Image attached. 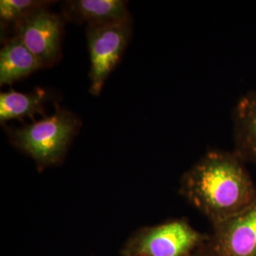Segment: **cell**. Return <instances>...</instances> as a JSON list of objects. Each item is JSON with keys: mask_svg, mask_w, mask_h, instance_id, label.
Instances as JSON below:
<instances>
[{"mask_svg": "<svg viewBox=\"0 0 256 256\" xmlns=\"http://www.w3.org/2000/svg\"><path fill=\"white\" fill-rule=\"evenodd\" d=\"M180 194L212 225L246 210L256 200V185L234 151L209 150L183 174Z\"/></svg>", "mask_w": 256, "mask_h": 256, "instance_id": "cell-1", "label": "cell"}, {"mask_svg": "<svg viewBox=\"0 0 256 256\" xmlns=\"http://www.w3.org/2000/svg\"><path fill=\"white\" fill-rule=\"evenodd\" d=\"M80 128L74 113L56 108L54 113L23 128L10 129L12 144L30 156L40 167L59 164Z\"/></svg>", "mask_w": 256, "mask_h": 256, "instance_id": "cell-2", "label": "cell"}, {"mask_svg": "<svg viewBox=\"0 0 256 256\" xmlns=\"http://www.w3.org/2000/svg\"><path fill=\"white\" fill-rule=\"evenodd\" d=\"M208 238L184 218L169 220L138 230L128 241L122 256H189Z\"/></svg>", "mask_w": 256, "mask_h": 256, "instance_id": "cell-3", "label": "cell"}, {"mask_svg": "<svg viewBox=\"0 0 256 256\" xmlns=\"http://www.w3.org/2000/svg\"><path fill=\"white\" fill-rule=\"evenodd\" d=\"M132 34V20L88 27L86 38L90 58V92L101 93L110 74L124 54Z\"/></svg>", "mask_w": 256, "mask_h": 256, "instance_id": "cell-4", "label": "cell"}, {"mask_svg": "<svg viewBox=\"0 0 256 256\" xmlns=\"http://www.w3.org/2000/svg\"><path fill=\"white\" fill-rule=\"evenodd\" d=\"M16 36L41 63L48 66L57 62L61 54L64 20L45 8L34 10L16 27Z\"/></svg>", "mask_w": 256, "mask_h": 256, "instance_id": "cell-5", "label": "cell"}, {"mask_svg": "<svg viewBox=\"0 0 256 256\" xmlns=\"http://www.w3.org/2000/svg\"><path fill=\"white\" fill-rule=\"evenodd\" d=\"M204 245L214 256H256V200L236 216L214 224Z\"/></svg>", "mask_w": 256, "mask_h": 256, "instance_id": "cell-6", "label": "cell"}, {"mask_svg": "<svg viewBox=\"0 0 256 256\" xmlns=\"http://www.w3.org/2000/svg\"><path fill=\"white\" fill-rule=\"evenodd\" d=\"M64 8L68 18L88 27L132 20L124 0H74L64 2Z\"/></svg>", "mask_w": 256, "mask_h": 256, "instance_id": "cell-7", "label": "cell"}, {"mask_svg": "<svg viewBox=\"0 0 256 256\" xmlns=\"http://www.w3.org/2000/svg\"><path fill=\"white\" fill-rule=\"evenodd\" d=\"M234 151L246 164L256 165V90L243 95L232 110Z\"/></svg>", "mask_w": 256, "mask_h": 256, "instance_id": "cell-8", "label": "cell"}, {"mask_svg": "<svg viewBox=\"0 0 256 256\" xmlns=\"http://www.w3.org/2000/svg\"><path fill=\"white\" fill-rule=\"evenodd\" d=\"M43 68L16 34L0 50V86H10Z\"/></svg>", "mask_w": 256, "mask_h": 256, "instance_id": "cell-9", "label": "cell"}, {"mask_svg": "<svg viewBox=\"0 0 256 256\" xmlns=\"http://www.w3.org/2000/svg\"><path fill=\"white\" fill-rule=\"evenodd\" d=\"M46 93L38 88L30 93H22L14 90L0 93V122L10 120L34 118L37 114L44 115Z\"/></svg>", "mask_w": 256, "mask_h": 256, "instance_id": "cell-10", "label": "cell"}, {"mask_svg": "<svg viewBox=\"0 0 256 256\" xmlns=\"http://www.w3.org/2000/svg\"><path fill=\"white\" fill-rule=\"evenodd\" d=\"M50 1L43 0H1L0 21L3 26L16 27L34 10L48 7Z\"/></svg>", "mask_w": 256, "mask_h": 256, "instance_id": "cell-11", "label": "cell"}, {"mask_svg": "<svg viewBox=\"0 0 256 256\" xmlns=\"http://www.w3.org/2000/svg\"><path fill=\"white\" fill-rule=\"evenodd\" d=\"M189 256H214L210 252L207 250V248L205 247V245H203L200 248H198V250H196L194 252H192Z\"/></svg>", "mask_w": 256, "mask_h": 256, "instance_id": "cell-12", "label": "cell"}]
</instances>
